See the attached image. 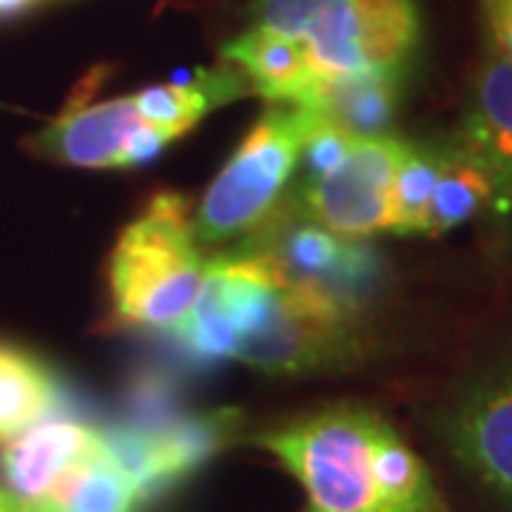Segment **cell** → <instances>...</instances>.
<instances>
[{
    "instance_id": "obj_25",
    "label": "cell",
    "mask_w": 512,
    "mask_h": 512,
    "mask_svg": "<svg viewBox=\"0 0 512 512\" xmlns=\"http://www.w3.org/2000/svg\"><path fill=\"white\" fill-rule=\"evenodd\" d=\"M29 512H66L55 507V504H49V501H29Z\"/></svg>"
},
{
    "instance_id": "obj_2",
    "label": "cell",
    "mask_w": 512,
    "mask_h": 512,
    "mask_svg": "<svg viewBox=\"0 0 512 512\" xmlns=\"http://www.w3.org/2000/svg\"><path fill=\"white\" fill-rule=\"evenodd\" d=\"M248 18L302 40L325 74H407L421 40L416 0H254Z\"/></svg>"
},
{
    "instance_id": "obj_8",
    "label": "cell",
    "mask_w": 512,
    "mask_h": 512,
    "mask_svg": "<svg viewBox=\"0 0 512 512\" xmlns=\"http://www.w3.org/2000/svg\"><path fill=\"white\" fill-rule=\"evenodd\" d=\"M146 120L134 97L100 103L72 100L43 131L29 140L35 154L72 168H120L128 137Z\"/></svg>"
},
{
    "instance_id": "obj_5",
    "label": "cell",
    "mask_w": 512,
    "mask_h": 512,
    "mask_svg": "<svg viewBox=\"0 0 512 512\" xmlns=\"http://www.w3.org/2000/svg\"><path fill=\"white\" fill-rule=\"evenodd\" d=\"M353 305L282 271L234 359L274 376L342 365L356 353Z\"/></svg>"
},
{
    "instance_id": "obj_6",
    "label": "cell",
    "mask_w": 512,
    "mask_h": 512,
    "mask_svg": "<svg viewBox=\"0 0 512 512\" xmlns=\"http://www.w3.org/2000/svg\"><path fill=\"white\" fill-rule=\"evenodd\" d=\"M407 146V140L390 134L359 137L333 171L302 183L305 217L350 239L390 231L393 185Z\"/></svg>"
},
{
    "instance_id": "obj_19",
    "label": "cell",
    "mask_w": 512,
    "mask_h": 512,
    "mask_svg": "<svg viewBox=\"0 0 512 512\" xmlns=\"http://www.w3.org/2000/svg\"><path fill=\"white\" fill-rule=\"evenodd\" d=\"M441 160L444 146H407L393 185V234H424V217L433 188L439 183Z\"/></svg>"
},
{
    "instance_id": "obj_21",
    "label": "cell",
    "mask_w": 512,
    "mask_h": 512,
    "mask_svg": "<svg viewBox=\"0 0 512 512\" xmlns=\"http://www.w3.org/2000/svg\"><path fill=\"white\" fill-rule=\"evenodd\" d=\"M177 137H171L163 128L143 123L131 137H128L126 151H123V165L120 168H143V165L154 163L163 154L168 143H174Z\"/></svg>"
},
{
    "instance_id": "obj_1",
    "label": "cell",
    "mask_w": 512,
    "mask_h": 512,
    "mask_svg": "<svg viewBox=\"0 0 512 512\" xmlns=\"http://www.w3.org/2000/svg\"><path fill=\"white\" fill-rule=\"evenodd\" d=\"M205 271L188 202L180 194H157L111 251L114 316L128 328L171 333L194 311Z\"/></svg>"
},
{
    "instance_id": "obj_16",
    "label": "cell",
    "mask_w": 512,
    "mask_h": 512,
    "mask_svg": "<svg viewBox=\"0 0 512 512\" xmlns=\"http://www.w3.org/2000/svg\"><path fill=\"white\" fill-rule=\"evenodd\" d=\"M239 427V413L211 410L197 416H177L163 430H151L157 444L160 484L163 493L174 490L183 478L197 473L208 458H214Z\"/></svg>"
},
{
    "instance_id": "obj_9",
    "label": "cell",
    "mask_w": 512,
    "mask_h": 512,
    "mask_svg": "<svg viewBox=\"0 0 512 512\" xmlns=\"http://www.w3.org/2000/svg\"><path fill=\"white\" fill-rule=\"evenodd\" d=\"M456 143L493 180V211H512V60L495 52L484 60L464 111Z\"/></svg>"
},
{
    "instance_id": "obj_12",
    "label": "cell",
    "mask_w": 512,
    "mask_h": 512,
    "mask_svg": "<svg viewBox=\"0 0 512 512\" xmlns=\"http://www.w3.org/2000/svg\"><path fill=\"white\" fill-rule=\"evenodd\" d=\"M222 60L237 66L254 94L274 106H302L319 77V66L302 40L259 26L228 40L222 46Z\"/></svg>"
},
{
    "instance_id": "obj_18",
    "label": "cell",
    "mask_w": 512,
    "mask_h": 512,
    "mask_svg": "<svg viewBox=\"0 0 512 512\" xmlns=\"http://www.w3.org/2000/svg\"><path fill=\"white\" fill-rule=\"evenodd\" d=\"M484 205L493 208V180L476 157H470L453 140L444 146L439 183L424 217V234L439 237L444 231H453L456 225L476 217Z\"/></svg>"
},
{
    "instance_id": "obj_7",
    "label": "cell",
    "mask_w": 512,
    "mask_h": 512,
    "mask_svg": "<svg viewBox=\"0 0 512 512\" xmlns=\"http://www.w3.org/2000/svg\"><path fill=\"white\" fill-rule=\"evenodd\" d=\"M441 430L458 464L512 507V353L458 393Z\"/></svg>"
},
{
    "instance_id": "obj_3",
    "label": "cell",
    "mask_w": 512,
    "mask_h": 512,
    "mask_svg": "<svg viewBox=\"0 0 512 512\" xmlns=\"http://www.w3.org/2000/svg\"><path fill=\"white\" fill-rule=\"evenodd\" d=\"M379 413L342 404L256 436L308 493V512H390L376 473Z\"/></svg>"
},
{
    "instance_id": "obj_10",
    "label": "cell",
    "mask_w": 512,
    "mask_h": 512,
    "mask_svg": "<svg viewBox=\"0 0 512 512\" xmlns=\"http://www.w3.org/2000/svg\"><path fill=\"white\" fill-rule=\"evenodd\" d=\"M274 259L282 271L325 288L353 305L376 276V256L362 242L342 237L319 222L302 217L274 242Z\"/></svg>"
},
{
    "instance_id": "obj_15",
    "label": "cell",
    "mask_w": 512,
    "mask_h": 512,
    "mask_svg": "<svg viewBox=\"0 0 512 512\" xmlns=\"http://www.w3.org/2000/svg\"><path fill=\"white\" fill-rule=\"evenodd\" d=\"M245 94H254L248 77L239 72L237 66L222 60L220 69L194 74L188 80L163 83V86H148L131 97L146 123L163 128L171 137H180L188 128L197 126L205 114L228 106Z\"/></svg>"
},
{
    "instance_id": "obj_17",
    "label": "cell",
    "mask_w": 512,
    "mask_h": 512,
    "mask_svg": "<svg viewBox=\"0 0 512 512\" xmlns=\"http://www.w3.org/2000/svg\"><path fill=\"white\" fill-rule=\"evenodd\" d=\"M43 501L66 512H134L143 498L128 473L100 447L57 478Z\"/></svg>"
},
{
    "instance_id": "obj_24",
    "label": "cell",
    "mask_w": 512,
    "mask_h": 512,
    "mask_svg": "<svg viewBox=\"0 0 512 512\" xmlns=\"http://www.w3.org/2000/svg\"><path fill=\"white\" fill-rule=\"evenodd\" d=\"M0 512H29V501L6 493V490H0Z\"/></svg>"
},
{
    "instance_id": "obj_22",
    "label": "cell",
    "mask_w": 512,
    "mask_h": 512,
    "mask_svg": "<svg viewBox=\"0 0 512 512\" xmlns=\"http://www.w3.org/2000/svg\"><path fill=\"white\" fill-rule=\"evenodd\" d=\"M484 3L490 12L498 52L512 60V0H484Z\"/></svg>"
},
{
    "instance_id": "obj_23",
    "label": "cell",
    "mask_w": 512,
    "mask_h": 512,
    "mask_svg": "<svg viewBox=\"0 0 512 512\" xmlns=\"http://www.w3.org/2000/svg\"><path fill=\"white\" fill-rule=\"evenodd\" d=\"M40 0H0V20H12L35 9Z\"/></svg>"
},
{
    "instance_id": "obj_11",
    "label": "cell",
    "mask_w": 512,
    "mask_h": 512,
    "mask_svg": "<svg viewBox=\"0 0 512 512\" xmlns=\"http://www.w3.org/2000/svg\"><path fill=\"white\" fill-rule=\"evenodd\" d=\"M100 447V430L74 419L43 421L0 450L3 490L23 501H43L55 481Z\"/></svg>"
},
{
    "instance_id": "obj_4",
    "label": "cell",
    "mask_w": 512,
    "mask_h": 512,
    "mask_svg": "<svg viewBox=\"0 0 512 512\" xmlns=\"http://www.w3.org/2000/svg\"><path fill=\"white\" fill-rule=\"evenodd\" d=\"M311 123L305 106H271L256 120L194 214V237L202 248L237 242L268 220L299 168Z\"/></svg>"
},
{
    "instance_id": "obj_20",
    "label": "cell",
    "mask_w": 512,
    "mask_h": 512,
    "mask_svg": "<svg viewBox=\"0 0 512 512\" xmlns=\"http://www.w3.org/2000/svg\"><path fill=\"white\" fill-rule=\"evenodd\" d=\"M177 419V387L160 373H143L128 396V421L140 430H163Z\"/></svg>"
},
{
    "instance_id": "obj_14",
    "label": "cell",
    "mask_w": 512,
    "mask_h": 512,
    "mask_svg": "<svg viewBox=\"0 0 512 512\" xmlns=\"http://www.w3.org/2000/svg\"><path fill=\"white\" fill-rule=\"evenodd\" d=\"M66 393L32 350L0 339V447L66 410Z\"/></svg>"
},
{
    "instance_id": "obj_13",
    "label": "cell",
    "mask_w": 512,
    "mask_h": 512,
    "mask_svg": "<svg viewBox=\"0 0 512 512\" xmlns=\"http://www.w3.org/2000/svg\"><path fill=\"white\" fill-rule=\"evenodd\" d=\"M404 74L365 69V72H319L305 97V109L345 128L353 137H382L393 126L399 109Z\"/></svg>"
}]
</instances>
